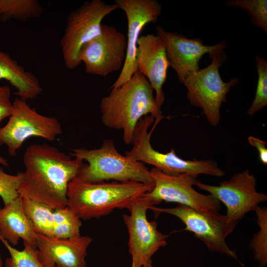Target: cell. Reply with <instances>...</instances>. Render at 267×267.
I'll use <instances>...</instances> for the list:
<instances>
[{"label": "cell", "mask_w": 267, "mask_h": 267, "mask_svg": "<svg viewBox=\"0 0 267 267\" xmlns=\"http://www.w3.org/2000/svg\"><path fill=\"white\" fill-rule=\"evenodd\" d=\"M23 163L19 195L54 210L67 207L68 184L77 176L84 161L72 159L54 146L34 143L26 148Z\"/></svg>", "instance_id": "1"}, {"label": "cell", "mask_w": 267, "mask_h": 267, "mask_svg": "<svg viewBox=\"0 0 267 267\" xmlns=\"http://www.w3.org/2000/svg\"><path fill=\"white\" fill-rule=\"evenodd\" d=\"M153 92L147 78L136 71L102 98L99 106L102 123L108 128L122 130L125 143L132 144L136 125L142 118L154 117V127L163 118Z\"/></svg>", "instance_id": "2"}, {"label": "cell", "mask_w": 267, "mask_h": 267, "mask_svg": "<svg viewBox=\"0 0 267 267\" xmlns=\"http://www.w3.org/2000/svg\"><path fill=\"white\" fill-rule=\"evenodd\" d=\"M153 186L136 181L89 182L76 176L68 184L67 207L81 219L99 218L115 209H128Z\"/></svg>", "instance_id": "3"}, {"label": "cell", "mask_w": 267, "mask_h": 267, "mask_svg": "<svg viewBox=\"0 0 267 267\" xmlns=\"http://www.w3.org/2000/svg\"><path fill=\"white\" fill-rule=\"evenodd\" d=\"M70 155L88 163L83 165L77 176L83 180L136 181L154 185L150 170L145 164L121 154L112 139L105 140L97 149H74Z\"/></svg>", "instance_id": "4"}, {"label": "cell", "mask_w": 267, "mask_h": 267, "mask_svg": "<svg viewBox=\"0 0 267 267\" xmlns=\"http://www.w3.org/2000/svg\"><path fill=\"white\" fill-rule=\"evenodd\" d=\"M219 46L209 53L211 62L206 67L189 74L182 84L187 90V98L191 105L200 108L208 122L217 126L220 121V108L226 101V94L239 80L234 77L224 82L219 69L227 59L224 51L226 42H220Z\"/></svg>", "instance_id": "5"}, {"label": "cell", "mask_w": 267, "mask_h": 267, "mask_svg": "<svg viewBox=\"0 0 267 267\" xmlns=\"http://www.w3.org/2000/svg\"><path fill=\"white\" fill-rule=\"evenodd\" d=\"M154 121V117L148 115L138 121L133 135V146L126 152V156L135 161L152 165L172 176L187 173L221 177L225 175L224 171L213 160H186L177 156L173 148L167 153L160 152L154 149L150 141L153 130L148 132Z\"/></svg>", "instance_id": "6"}, {"label": "cell", "mask_w": 267, "mask_h": 267, "mask_svg": "<svg viewBox=\"0 0 267 267\" xmlns=\"http://www.w3.org/2000/svg\"><path fill=\"white\" fill-rule=\"evenodd\" d=\"M117 9L119 7L115 3L91 0L84 2L69 13L60 41L63 58L67 68L74 69L81 64L79 53L82 47L100 34L103 19Z\"/></svg>", "instance_id": "7"}, {"label": "cell", "mask_w": 267, "mask_h": 267, "mask_svg": "<svg viewBox=\"0 0 267 267\" xmlns=\"http://www.w3.org/2000/svg\"><path fill=\"white\" fill-rule=\"evenodd\" d=\"M62 134V126L57 118L39 113L26 101L18 97L13 101L8 122L0 129V145H5L8 153L15 156L30 137L53 141Z\"/></svg>", "instance_id": "8"}, {"label": "cell", "mask_w": 267, "mask_h": 267, "mask_svg": "<svg viewBox=\"0 0 267 267\" xmlns=\"http://www.w3.org/2000/svg\"><path fill=\"white\" fill-rule=\"evenodd\" d=\"M149 209L156 215L165 213L177 217L185 224V230L193 233L210 250L237 259L234 251L227 245L225 238L233 232L238 222H230L225 215L216 211H199L181 204L166 208L151 206Z\"/></svg>", "instance_id": "9"}, {"label": "cell", "mask_w": 267, "mask_h": 267, "mask_svg": "<svg viewBox=\"0 0 267 267\" xmlns=\"http://www.w3.org/2000/svg\"><path fill=\"white\" fill-rule=\"evenodd\" d=\"M151 206L154 204L145 193L128 209L130 215L123 216L129 233V252L132 257L131 267H142L152 261L153 255L167 244V235L157 229L156 222L147 219L146 212Z\"/></svg>", "instance_id": "10"}, {"label": "cell", "mask_w": 267, "mask_h": 267, "mask_svg": "<svg viewBox=\"0 0 267 267\" xmlns=\"http://www.w3.org/2000/svg\"><path fill=\"white\" fill-rule=\"evenodd\" d=\"M150 172L154 186L145 195L154 206L165 201L178 203L199 211L220 210V201L210 194L198 192L193 187L200 181L198 176L187 173L172 176L154 167Z\"/></svg>", "instance_id": "11"}, {"label": "cell", "mask_w": 267, "mask_h": 267, "mask_svg": "<svg viewBox=\"0 0 267 267\" xmlns=\"http://www.w3.org/2000/svg\"><path fill=\"white\" fill-rule=\"evenodd\" d=\"M256 179L248 170L234 174L229 179L218 185L198 182L196 186L222 202L226 207L225 215L230 222H236L245 214L255 211L261 203L267 200V195L256 190Z\"/></svg>", "instance_id": "12"}, {"label": "cell", "mask_w": 267, "mask_h": 267, "mask_svg": "<svg viewBox=\"0 0 267 267\" xmlns=\"http://www.w3.org/2000/svg\"><path fill=\"white\" fill-rule=\"evenodd\" d=\"M127 48L125 35L113 26L102 24L100 34L82 47L79 60L87 73L105 77L122 69Z\"/></svg>", "instance_id": "13"}, {"label": "cell", "mask_w": 267, "mask_h": 267, "mask_svg": "<svg viewBox=\"0 0 267 267\" xmlns=\"http://www.w3.org/2000/svg\"><path fill=\"white\" fill-rule=\"evenodd\" d=\"M115 3L127 17V48L121 72L111 89L121 86L137 71L135 54L139 35L146 24L155 23L162 12V6L156 0H116Z\"/></svg>", "instance_id": "14"}, {"label": "cell", "mask_w": 267, "mask_h": 267, "mask_svg": "<svg viewBox=\"0 0 267 267\" xmlns=\"http://www.w3.org/2000/svg\"><path fill=\"white\" fill-rule=\"evenodd\" d=\"M156 31L165 44L169 67L175 71L182 84L189 74L200 69L199 62L202 56L215 50L220 44L206 45L200 39L188 38L177 32H168L160 26Z\"/></svg>", "instance_id": "15"}, {"label": "cell", "mask_w": 267, "mask_h": 267, "mask_svg": "<svg viewBox=\"0 0 267 267\" xmlns=\"http://www.w3.org/2000/svg\"><path fill=\"white\" fill-rule=\"evenodd\" d=\"M137 71L148 80L155 92V100L161 109L165 99L163 86L166 81L169 64L165 44L158 35L139 36L135 54Z\"/></svg>", "instance_id": "16"}, {"label": "cell", "mask_w": 267, "mask_h": 267, "mask_svg": "<svg viewBox=\"0 0 267 267\" xmlns=\"http://www.w3.org/2000/svg\"><path fill=\"white\" fill-rule=\"evenodd\" d=\"M39 259L44 267H86L88 236L59 239L36 233Z\"/></svg>", "instance_id": "17"}, {"label": "cell", "mask_w": 267, "mask_h": 267, "mask_svg": "<svg viewBox=\"0 0 267 267\" xmlns=\"http://www.w3.org/2000/svg\"><path fill=\"white\" fill-rule=\"evenodd\" d=\"M0 236L12 246L22 239L37 249L36 233L24 212L21 196L0 208Z\"/></svg>", "instance_id": "18"}, {"label": "cell", "mask_w": 267, "mask_h": 267, "mask_svg": "<svg viewBox=\"0 0 267 267\" xmlns=\"http://www.w3.org/2000/svg\"><path fill=\"white\" fill-rule=\"evenodd\" d=\"M5 80L16 89L18 98L27 101L37 97L43 91L38 78L26 70L7 53L0 49V81Z\"/></svg>", "instance_id": "19"}, {"label": "cell", "mask_w": 267, "mask_h": 267, "mask_svg": "<svg viewBox=\"0 0 267 267\" xmlns=\"http://www.w3.org/2000/svg\"><path fill=\"white\" fill-rule=\"evenodd\" d=\"M44 8L37 0H0V20L26 21L39 18Z\"/></svg>", "instance_id": "20"}, {"label": "cell", "mask_w": 267, "mask_h": 267, "mask_svg": "<svg viewBox=\"0 0 267 267\" xmlns=\"http://www.w3.org/2000/svg\"><path fill=\"white\" fill-rule=\"evenodd\" d=\"M24 212L36 233L53 237L54 210L42 203L22 197Z\"/></svg>", "instance_id": "21"}, {"label": "cell", "mask_w": 267, "mask_h": 267, "mask_svg": "<svg viewBox=\"0 0 267 267\" xmlns=\"http://www.w3.org/2000/svg\"><path fill=\"white\" fill-rule=\"evenodd\" d=\"M81 226V219L67 207L54 210L53 237L67 239L79 236Z\"/></svg>", "instance_id": "22"}, {"label": "cell", "mask_w": 267, "mask_h": 267, "mask_svg": "<svg viewBox=\"0 0 267 267\" xmlns=\"http://www.w3.org/2000/svg\"><path fill=\"white\" fill-rule=\"evenodd\" d=\"M0 240L7 248L10 257L5 261V267H44L41 262L37 249L24 243V249L19 250L0 236Z\"/></svg>", "instance_id": "23"}, {"label": "cell", "mask_w": 267, "mask_h": 267, "mask_svg": "<svg viewBox=\"0 0 267 267\" xmlns=\"http://www.w3.org/2000/svg\"><path fill=\"white\" fill-rule=\"evenodd\" d=\"M255 212L260 229L252 238L250 247L255 258L262 267L267 263V209L266 207L258 206Z\"/></svg>", "instance_id": "24"}, {"label": "cell", "mask_w": 267, "mask_h": 267, "mask_svg": "<svg viewBox=\"0 0 267 267\" xmlns=\"http://www.w3.org/2000/svg\"><path fill=\"white\" fill-rule=\"evenodd\" d=\"M227 6L246 10L255 26L267 33V0H229Z\"/></svg>", "instance_id": "25"}, {"label": "cell", "mask_w": 267, "mask_h": 267, "mask_svg": "<svg viewBox=\"0 0 267 267\" xmlns=\"http://www.w3.org/2000/svg\"><path fill=\"white\" fill-rule=\"evenodd\" d=\"M258 83L253 101L247 111L250 116L267 105V61L262 56H255Z\"/></svg>", "instance_id": "26"}, {"label": "cell", "mask_w": 267, "mask_h": 267, "mask_svg": "<svg viewBox=\"0 0 267 267\" xmlns=\"http://www.w3.org/2000/svg\"><path fill=\"white\" fill-rule=\"evenodd\" d=\"M24 177L23 172L10 175L0 168V197L4 205L15 200L19 195L18 190Z\"/></svg>", "instance_id": "27"}, {"label": "cell", "mask_w": 267, "mask_h": 267, "mask_svg": "<svg viewBox=\"0 0 267 267\" xmlns=\"http://www.w3.org/2000/svg\"><path fill=\"white\" fill-rule=\"evenodd\" d=\"M13 109V101L11 100V90L7 86L0 85V129L1 123L9 118Z\"/></svg>", "instance_id": "28"}, {"label": "cell", "mask_w": 267, "mask_h": 267, "mask_svg": "<svg viewBox=\"0 0 267 267\" xmlns=\"http://www.w3.org/2000/svg\"><path fill=\"white\" fill-rule=\"evenodd\" d=\"M248 142L250 145L255 147L259 152V158L261 162L267 165V148L266 147L267 142L260 139L259 138L252 136L248 137Z\"/></svg>", "instance_id": "29"}, {"label": "cell", "mask_w": 267, "mask_h": 267, "mask_svg": "<svg viewBox=\"0 0 267 267\" xmlns=\"http://www.w3.org/2000/svg\"><path fill=\"white\" fill-rule=\"evenodd\" d=\"M0 164L4 166H7L8 165V163L7 160L3 158V157L0 155Z\"/></svg>", "instance_id": "30"}, {"label": "cell", "mask_w": 267, "mask_h": 267, "mask_svg": "<svg viewBox=\"0 0 267 267\" xmlns=\"http://www.w3.org/2000/svg\"><path fill=\"white\" fill-rule=\"evenodd\" d=\"M142 267H154L152 265V261L149 262Z\"/></svg>", "instance_id": "31"}, {"label": "cell", "mask_w": 267, "mask_h": 267, "mask_svg": "<svg viewBox=\"0 0 267 267\" xmlns=\"http://www.w3.org/2000/svg\"><path fill=\"white\" fill-rule=\"evenodd\" d=\"M0 267H3L2 259L0 254Z\"/></svg>", "instance_id": "32"}]
</instances>
